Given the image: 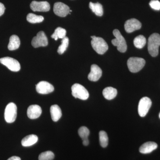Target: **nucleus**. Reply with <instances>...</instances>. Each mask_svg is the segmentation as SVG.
<instances>
[{
    "label": "nucleus",
    "instance_id": "obj_1",
    "mask_svg": "<svg viewBox=\"0 0 160 160\" xmlns=\"http://www.w3.org/2000/svg\"><path fill=\"white\" fill-rule=\"evenodd\" d=\"M148 51L149 54L153 57L158 54L159 47L160 46V35L158 33H153L150 35L148 39Z\"/></svg>",
    "mask_w": 160,
    "mask_h": 160
},
{
    "label": "nucleus",
    "instance_id": "obj_2",
    "mask_svg": "<svg viewBox=\"0 0 160 160\" xmlns=\"http://www.w3.org/2000/svg\"><path fill=\"white\" fill-rule=\"evenodd\" d=\"M91 45L93 49L99 54H103L108 50L107 43L102 38L97 37L95 36H91Z\"/></svg>",
    "mask_w": 160,
    "mask_h": 160
},
{
    "label": "nucleus",
    "instance_id": "obj_3",
    "mask_svg": "<svg viewBox=\"0 0 160 160\" xmlns=\"http://www.w3.org/2000/svg\"><path fill=\"white\" fill-rule=\"evenodd\" d=\"M113 34L115 38L112 40V45L117 47L118 50L121 52H126L127 46L126 41L118 29H114Z\"/></svg>",
    "mask_w": 160,
    "mask_h": 160
},
{
    "label": "nucleus",
    "instance_id": "obj_4",
    "mask_svg": "<svg viewBox=\"0 0 160 160\" xmlns=\"http://www.w3.org/2000/svg\"><path fill=\"white\" fill-rule=\"evenodd\" d=\"M146 64V61L142 58L132 57L127 61V66L129 71L132 72L140 71Z\"/></svg>",
    "mask_w": 160,
    "mask_h": 160
},
{
    "label": "nucleus",
    "instance_id": "obj_5",
    "mask_svg": "<svg viewBox=\"0 0 160 160\" xmlns=\"http://www.w3.org/2000/svg\"><path fill=\"white\" fill-rule=\"evenodd\" d=\"M72 94L73 97L82 100H86L89 97L87 89L79 84H75L72 86Z\"/></svg>",
    "mask_w": 160,
    "mask_h": 160
},
{
    "label": "nucleus",
    "instance_id": "obj_6",
    "mask_svg": "<svg viewBox=\"0 0 160 160\" xmlns=\"http://www.w3.org/2000/svg\"><path fill=\"white\" fill-rule=\"evenodd\" d=\"M4 116L7 123H11L15 122L17 116V107L14 103H9L7 105Z\"/></svg>",
    "mask_w": 160,
    "mask_h": 160
},
{
    "label": "nucleus",
    "instance_id": "obj_7",
    "mask_svg": "<svg viewBox=\"0 0 160 160\" xmlns=\"http://www.w3.org/2000/svg\"><path fill=\"white\" fill-rule=\"evenodd\" d=\"M152 105L151 100L148 97H143L140 100L138 107V112L141 117H144L148 113Z\"/></svg>",
    "mask_w": 160,
    "mask_h": 160
},
{
    "label": "nucleus",
    "instance_id": "obj_8",
    "mask_svg": "<svg viewBox=\"0 0 160 160\" xmlns=\"http://www.w3.org/2000/svg\"><path fill=\"white\" fill-rule=\"evenodd\" d=\"M0 63L6 66L7 68L13 72H18L21 69L19 62L13 58L5 57L0 58Z\"/></svg>",
    "mask_w": 160,
    "mask_h": 160
},
{
    "label": "nucleus",
    "instance_id": "obj_9",
    "mask_svg": "<svg viewBox=\"0 0 160 160\" xmlns=\"http://www.w3.org/2000/svg\"><path fill=\"white\" fill-rule=\"evenodd\" d=\"M32 45L34 48L45 47L48 45V38L43 31L38 32L36 36L33 38L31 42Z\"/></svg>",
    "mask_w": 160,
    "mask_h": 160
},
{
    "label": "nucleus",
    "instance_id": "obj_10",
    "mask_svg": "<svg viewBox=\"0 0 160 160\" xmlns=\"http://www.w3.org/2000/svg\"><path fill=\"white\" fill-rule=\"evenodd\" d=\"M53 12L55 14L61 17H65L70 13L69 6L62 2L55 3L53 7Z\"/></svg>",
    "mask_w": 160,
    "mask_h": 160
},
{
    "label": "nucleus",
    "instance_id": "obj_11",
    "mask_svg": "<svg viewBox=\"0 0 160 160\" xmlns=\"http://www.w3.org/2000/svg\"><path fill=\"white\" fill-rule=\"evenodd\" d=\"M38 93L42 94H49L54 91V87L50 83L46 81H41L36 86Z\"/></svg>",
    "mask_w": 160,
    "mask_h": 160
},
{
    "label": "nucleus",
    "instance_id": "obj_12",
    "mask_svg": "<svg viewBox=\"0 0 160 160\" xmlns=\"http://www.w3.org/2000/svg\"><path fill=\"white\" fill-rule=\"evenodd\" d=\"M124 27L126 32L131 33L141 29L142 24L136 19L132 18L126 21Z\"/></svg>",
    "mask_w": 160,
    "mask_h": 160
},
{
    "label": "nucleus",
    "instance_id": "obj_13",
    "mask_svg": "<svg viewBox=\"0 0 160 160\" xmlns=\"http://www.w3.org/2000/svg\"><path fill=\"white\" fill-rule=\"evenodd\" d=\"M30 6L32 10L34 12H48L50 9V5L47 2L32 1Z\"/></svg>",
    "mask_w": 160,
    "mask_h": 160
},
{
    "label": "nucleus",
    "instance_id": "obj_14",
    "mask_svg": "<svg viewBox=\"0 0 160 160\" xmlns=\"http://www.w3.org/2000/svg\"><path fill=\"white\" fill-rule=\"evenodd\" d=\"M102 70L101 68L95 64L92 65L90 73L88 75V79L92 82H97L102 75Z\"/></svg>",
    "mask_w": 160,
    "mask_h": 160
},
{
    "label": "nucleus",
    "instance_id": "obj_15",
    "mask_svg": "<svg viewBox=\"0 0 160 160\" xmlns=\"http://www.w3.org/2000/svg\"><path fill=\"white\" fill-rule=\"evenodd\" d=\"M27 113V116L29 118L31 119L38 118L42 114V108L38 105H31L28 108Z\"/></svg>",
    "mask_w": 160,
    "mask_h": 160
},
{
    "label": "nucleus",
    "instance_id": "obj_16",
    "mask_svg": "<svg viewBox=\"0 0 160 160\" xmlns=\"http://www.w3.org/2000/svg\"><path fill=\"white\" fill-rule=\"evenodd\" d=\"M158 148V145L154 142H147L140 147L139 151L143 154H147L151 152Z\"/></svg>",
    "mask_w": 160,
    "mask_h": 160
},
{
    "label": "nucleus",
    "instance_id": "obj_17",
    "mask_svg": "<svg viewBox=\"0 0 160 160\" xmlns=\"http://www.w3.org/2000/svg\"><path fill=\"white\" fill-rule=\"evenodd\" d=\"M50 112L52 119L55 122H58L62 117V110L59 106L57 105L52 106L50 107Z\"/></svg>",
    "mask_w": 160,
    "mask_h": 160
},
{
    "label": "nucleus",
    "instance_id": "obj_18",
    "mask_svg": "<svg viewBox=\"0 0 160 160\" xmlns=\"http://www.w3.org/2000/svg\"><path fill=\"white\" fill-rule=\"evenodd\" d=\"M37 136L34 134L29 135L24 138L22 141V145L24 147H29L36 144L38 141Z\"/></svg>",
    "mask_w": 160,
    "mask_h": 160
},
{
    "label": "nucleus",
    "instance_id": "obj_19",
    "mask_svg": "<svg viewBox=\"0 0 160 160\" xmlns=\"http://www.w3.org/2000/svg\"><path fill=\"white\" fill-rule=\"evenodd\" d=\"M103 95L106 99H113L116 97L118 91L116 89L111 87H106L103 90Z\"/></svg>",
    "mask_w": 160,
    "mask_h": 160
},
{
    "label": "nucleus",
    "instance_id": "obj_20",
    "mask_svg": "<svg viewBox=\"0 0 160 160\" xmlns=\"http://www.w3.org/2000/svg\"><path fill=\"white\" fill-rule=\"evenodd\" d=\"M19 38L16 35H13L10 37L8 48L9 50H14L18 49L20 46Z\"/></svg>",
    "mask_w": 160,
    "mask_h": 160
},
{
    "label": "nucleus",
    "instance_id": "obj_21",
    "mask_svg": "<svg viewBox=\"0 0 160 160\" xmlns=\"http://www.w3.org/2000/svg\"><path fill=\"white\" fill-rule=\"evenodd\" d=\"M89 7L92 11L98 16H102L103 14L102 6L99 3H93L90 2Z\"/></svg>",
    "mask_w": 160,
    "mask_h": 160
},
{
    "label": "nucleus",
    "instance_id": "obj_22",
    "mask_svg": "<svg viewBox=\"0 0 160 160\" xmlns=\"http://www.w3.org/2000/svg\"><path fill=\"white\" fill-rule=\"evenodd\" d=\"M66 29L61 28L58 27L55 30L54 32L51 35V38L54 39L55 41L58 40V39H63L66 37Z\"/></svg>",
    "mask_w": 160,
    "mask_h": 160
},
{
    "label": "nucleus",
    "instance_id": "obj_23",
    "mask_svg": "<svg viewBox=\"0 0 160 160\" xmlns=\"http://www.w3.org/2000/svg\"><path fill=\"white\" fill-rule=\"evenodd\" d=\"M146 40L144 36L140 35L135 38L133 41L134 46L138 49H142L146 45Z\"/></svg>",
    "mask_w": 160,
    "mask_h": 160
},
{
    "label": "nucleus",
    "instance_id": "obj_24",
    "mask_svg": "<svg viewBox=\"0 0 160 160\" xmlns=\"http://www.w3.org/2000/svg\"><path fill=\"white\" fill-rule=\"evenodd\" d=\"M44 19V18L42 16L37 15L32 13H29L27 16V21L32 24L42 22Z\"/></svg>",
    "mask_w": 160,
    "mask_h": 160
},
{
    "label": "nucleus",
    "instance_id": "obj_25",
    "mask_svg": "<svg viewBox=\"0 0 160 160\" xmlns=\"http://www.w3.org/2000/svg\"><path fill=\"white\" fill-rule=\"evenodd\" d=\"M99 141L100 145L103 148L107 147L108 145V135L106 132L104 131H101L99 132Z\"/></svg>",
    "mask_w": 160,
    "mask_h": 160
},
{
    "label": "nucleus",
    "instance_id": "obj_26",
    "mask_svg": "<svg viewBox=\"0 0 160 160\" xmlns=\"http://www.w3.org/2000/svg\"><path fill=\"white\" fill-rule=\"evenodd\" d=\"M69 39L68 37L64 38L62 41V44L59 46L58 49V53L59 54H62L66 51V49L68 48L69 45Z\"/></svg>",
    "mask_w": 160,
    "mask_h": 160
},
{
    "label": "nucleus",
    "instance_id": "obj_27",
    "mask_svg": "<svg viewBox=\"0 0 160 160\" xmlns=\"http://www.w3.org/2000/svg\"><path fill=\"white\" fill-rule=\"evenodd\" d=\"M54 154L52 152L47 151L42 152L38 157L39 160H52L54 159Z\"/></svg>",
    "mask_w": 160,
    "mask_h": 160
},
{
    "label": "nucleus",
    "instance_id": "obj_28",
    "mask_svg": "<svg viewBox=\"0 0 160 160\" xmlns=\"http://www.w3.org/2000/svg\"><path fill=\"white\" fill-rule=\"evenodd\" d=\"M78 132L79 135L82 138V140L88 139V138L89 135V130L87 127L85 126L80 127Z\"/></svg>",
    "mask_w": 160,
    "mask_h": 160
},
{
    "label": "nucleus",
    "instance_id": "obj_29",
    "mask_svg": "<svg viewBox=\"0 0 160 160\" xmlns=\"http://www.w3.org/2000/svg\"><path fill=\"white\" fill-rule=\"evenodd\" d=\"M149 5L154 10H159L160 9V2L158 0H152L149 2Z\"/></svg>",
    "mask_w": 160,
    "mask_h": 160
},
{
    "label": "nucleus",
    "instance_id": "obj_30",
    "mask_svg": "<svg viewBox=\"0 0 160 160\" xmlns=\"http://www.w3.org/2000/svg\"><path fill=\"white\" fill-rule=\"evenodd\" d=\"M5 9H6V8H5L4 5L2 3L0 2V17L4 14Z\"/></svg>",
    "mask_w": 160,
    "mask_h": 160
},
{
    "label": "nucleus",
    "instance_id": "obj_31",
    "mask_svg": "<svg viewBox=\"0 0 160 160\" xmlns=\"http://www.w3.org/2000/svg\"><path fill=\"white\" fill-rule=\"evenodd\" d=\"M7 160H21V159L18 157L12 156L11 158H9Z\"/></svg>",
    "mask_w": 160,
    "mask_h": 160
},
{
    "label": "nucleus",
    "instance_id": "obj_32",
    "mask_svg": "<svg viewBox=\"0 0 160 160\" xmlns=\"http://www.w3.org/2000/svg\"><path fill=\"white\" fill-rule=\"evenodd\" d=\"M89 144V141L88 139L83 140V144L84 146H87Z\"/></svg>",
    "mask_w": 160,
    "mask_h": 160
},
{
    "label": "nucleus",
    "instance_id": "obj_33",
    "mask_svg": "<svg viewBox=\"0 0 160 160\" xmlns=\"http://www.w3.org/2000/svg\"><path fill=\"white\" fill-rule=\"evenodd\" d=\"M159 118H160V112L159 115Z\"/></svg>",
    "mask_w": 160,
    "mask_h": 160
}]
</instances>
